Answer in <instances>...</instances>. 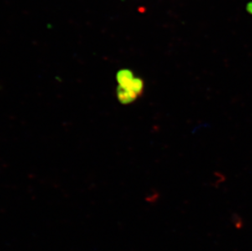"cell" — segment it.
I'll return each instance as SVG.
<instances>
[{"label":"cell","instance_id":"obj_1","mask_svg":"<svg viewBox=\"0 0 252 251\" xmlns=\"http://www.w3.org/2000/svg\"><path fill=\"white\" fill-rule=\"evenodd\" d=\"M231 223L233 224V227L237 230H242L244 227V220L239 216H233L231 220Z\"/></svg>","mask_w":252,"mask_h":251}]
</instances>
